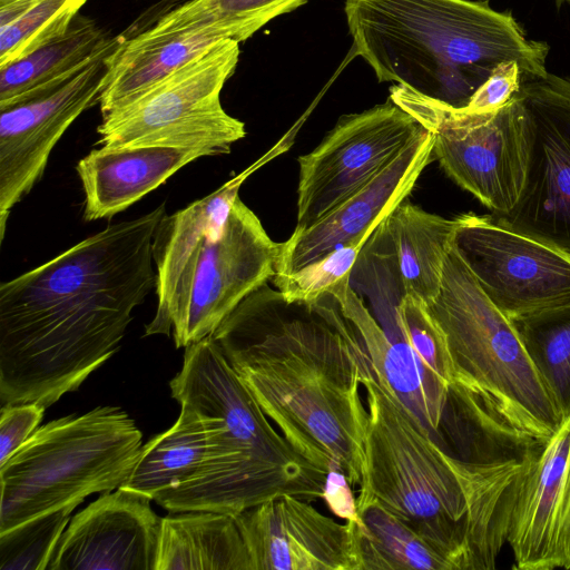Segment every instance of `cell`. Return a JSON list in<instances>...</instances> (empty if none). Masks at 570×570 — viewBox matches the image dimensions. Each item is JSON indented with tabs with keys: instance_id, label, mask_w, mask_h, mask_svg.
Here are the masks:
<instances>
[{
	"instance_id": "cell-1",
	"label": "cell",
	"mask_w": 570,
	"mask_h": 570,
	"mask_svg": "<svg viewBox=\"0 0 570 570\" xmlns=\"http://www.w3.org/2000/svg\"><path fill=\"white\" fill-rule=\"evenodd\" d=\"M165 216L163 203L1 283V406L48 407L116 353L156 288L153 240Z\"/></svg>"
},
{
	"instance_id": "cell-2",
	"label": "cell",
	"mask_w": 570,
	"mask_h": 570,
	"mask_svg": "<svg viewBox=\"0 0 570 570\" xmlns=\"http://www.w3.org/2000/svg\"><path fill=\"white\" fill-rule=\"evenodd\" d=\"M210 336L287 442L360 487L368 420L360 386L371 365L334 296L287 303L265 283Z\"/></svg>"
},
{
	"instance_id": "cell-3",
	"label": "cell",
	"mask_w": 570,
	"mask_h": 570,
	"mask_svg": "<svg viewBox=\"0 0 570 570\" xmlns=\"http://www.w3.org/2000/svg\"><path fill=\"white\" fill-rule=\"evenodd\" d=\"M357 498H373L443 550L456 570H490L507 542L517 495L539 446L495 458L446 453L372 368Z\"/></svg>"
},
{
	"instance_id": "cell-4",
	"label": "cell",
	"mask_w": 570,
	"mask_h": 570,
	"mask_svg": "<svg viewBox=\"0 0 570 570\" xmlns=\"http://www.w3.org/2000/svg\"><path fill=\"white\" fill-rule=\"evenodd\" d=\"M355 52L380 82L394 81L454 108L504 62L522 81L548 73L549 47L487 0H345Z\"/></svg>"
},
{
	"instance_id": "cell-5",
	"label": "cell",
	"mask_w": 570,
	"mask_h": 570,
	"mask_svg": "<svg viewBox=\"0 0 570 570\" xmlns=\"http://www.w3.org/2000/svg\"><path fill=\"white\" fill-rule=\"evenodd\" d=\"M171 396L208 422L210 455L193 480L158 493L171 513L235 515L288 494L322 499L327 472L302 456L269 422L212 336L185 347Z\"/></svg>"
},
{
	"instance_id": "cell-6",
	"label": "cell",
	"mask_w": 570,
	"mask_h": 570,
	"mask_svg": "<svg viewBox=\"0 0 570 570\" xmlns=\"http://www.w3.org/2000/svg\"><path fill=\"white\" fill-rule=\"evenodd\" d=\"M248 170L159 223L153 240L157 308L145 335L176 347L210 336L252 292L276 274L274 242L238 195Z\"/></svg>"
},
{
	"instance_id": "cell-7",
	"label": "cell",
	"mask_w": 570,
	"mask_h": 570,
	"mask_svg": "<svg viewBox=\"0 0 570 570\" xmlns=\"http://www.w3.org/2000/svg\"><path fill=\"white\" fill-rule=\"evenodd\" d=\"M428 308L454 364L450 397L488 429L521 445H543L564 413L513 323L484 294L454 245Z\"/></svg>"
},
{
	"instance_id": "cell-8",
	"label": "cell",
	"mask_w": 570,
	"mask_h": 570,
	"mask_svg": "<svg viewBox=\"0 0 570 570\" xmlns=\"http://www.w3.org/2000/svg\"><path fill=\"white\" fill-rule=\"evenodd\" d=\"M142 434L120 407L98 406L38 428L0 465V532L118 489L130 475Z\"/></svg>"
},
{
	"instance_id": "cell-9",
	"label": "cell",
	"mask_w": 570,
	"mask_h": 570,
	"mask_svg": "<svg viewBox=\"0 0 570 570\" xmlns=\"http://www.w3.org/2000/svg\"><path fill=\"white\" fill-rule=\"evenodd\" d=\"M239 42L220 40L126 105L102 116L100 146L161 145L230 153L246 136L228 115L220 92L239 59Z\"/></svg>"
},
{
	"instance_id": "cell-10",
	"label": "cell",
	"mask_w": 570,
	"mask_h": 570,
	"mask_svg": "<svg viewBox=\"0 0 570 570\" xmlns=\"http://www.w3.org/2000/svg\"><path fill=\"white\" fill-rule=\"evenodd\" d=\"M390 98L432 134L433 157L456 185L492 214L514 207L529 155L517 94L501 108L482 112L454 108L399 83L390 88Z\"/></svg>"
},
{
	"instance_id": "cell-11",
	"label": "cell",
	"mask_w": 570,
	"mask_h": 570,
	"mask_svg": "<svg viewBox=\"0 0 570 570\" xmlns=\"http://www.w3.org/2000/svg\"><path fill=\"white\" fill-rule=\"evenodd\" d=\"M517 98L529 141L520 197L491 218L570 257V79L521 81Z\"/></svg>"
},
{
	"instance_id": "cell-12",
	"label": "cell",
	"mask_w": 570,
	"mask_h": 570,
	"mask_svg": "<svg viewBox=\"0 0 570 570\" xmlns=\"http://www.w3.org/2000/svg\"><path fill=\"white\" fill-rule=\"evenodd\" d=\"M423 131L391 98L342 116L312 151L297 159L295 229L311 226L363 187Z\"/></svg>"
},
{
	"instance_id": "cell-13",
	"label": "cell",
	"mask_w": 570,
	"mask_h": 570,
	"mask_svg": "<svg viewBox=\"0 0 570 570\" xmlns=\"http://www.w3.org/2000/svg\"><path fill=\"white\" fill-rule=\"evenodd\" d=\"M454 247L508 318L570 303V257L490 215H462Z\"/></svg>"
},
{
	"instance_id": "cell-14",
	"label": "cell",
	"mask_w": 570,
	"mask_h": 570,
	"mask_svg": "<svg viewBox=\"0 0 570 570\" xmlns=\"http://www.w3.org/2000/svg\"><path fill=\"white\" fill-rule=\"evenodd\" d=\"M117 42L57 89L0 109L1 242L12 207L40 180L56 144L85 110L99 102L105 59Z\"/></svg>"
},
{
	"instance_id": "cell-15",
	"label": "cell",
	"mask_w": 570,
	"mask_h": 570,
	"mask_svg": "<svg viewBox=\"0 0 570 570\" xmlns=\"http://www.w3.org/2000/svg\"><path fill=\"white\" fill-rule=\"evenodd\" d=\"M252 570H356L352 529L282 495L233 515Z\"/></svg>"
},
{
	"instance_id": "cell-16",
	"label": "cell",
	"mask_w": 570,
	"mask_h": 570,
	"mask_svg": "<svg viewBox=\"0 0 570 570\" xmlns=\"http://www.w3.org/2000/svg\"><path fill=\"white\" fill-rule=\"evenodd\" d=\"M151 499L119 487L77 513L47 570H156L161 519Z\"/></svg>"
},
{
	"instance_id": "cell-17",
	"label": "cell",
	"mask_w": 570,
	"mask_h": 570,
	"mask_svg": "<svg viewBox=\"0 0 570 570\" xmlns=\"http://www.w3.org/2000/svg\"><path fill=\"white\" fill-rule=\"evenodd\" d=\"M507 542L514 569H570V413L524 474Z\"/></svg>"
},
{
	"instance_id": "cell-18",
	"label": "cell",
	"mask_w": 570,
	"mask_h": 570,
	"mask_svg": "<svg viewBox=\"0 0 570 570\" xmlns=\"http://www.w3.org/2000/svg\"><path fill=\"white\" fill-rule=\"evenodd\" d=\"M433 144L432 134L425 129L363 187L311 226L294 229L281 243L275 275L292 273L360 236L373 234L406 199L434 159Z\"/></svg>"
},
{
	"instance_id": "cell-19",
	"label": "cell",
	"mask_w": 570,
	"mask_h": 570,
	"mask_svg": "<svg viewBox=\"0 0 570 570\" xmlns=\"http://www.w3.org/2000/svg\"><path fill=\"white\" fill-rule=\"evenodd\" d=\"M225 39L237 42L246 40L242 31L227 21L193 22L168 28L153 26L135 37L119 38L105 59L106 75L99 100L102 116L126 105Z\"/></svg>"
},
{
	"instance_id": "cell-20",
	"label": "cell",
	"mask_w": 570,
	"mask_h": 570,
	"mask_svg": "<svg viewBox=\"0 0 570 570\" xmlns=\"http://www.w3.org/2000/svg\"><path fill=\"white\" fill-rule=\"evenodd\" d=\"M209 150L161 145L101 146L76 165L85 193L83 219L109 218L163 185Z\"/></svg>"
},
{
	"instance_id": "cell-21",
	"label": "cell",
	"mask_w": 570,
	"mask_h": 570,
	"mask_svg": "<svg viewBox=\"0 0 570 570\" xmlns=\"http://www.w3.org/2000/svg\"><path fill=\"white\" fill-rule=\"evenodd\" d=\"M462 215L445 218L402 202L376 227L365 247L381 257L405 294L431 304L438 296L445 258Z\"/></svg>"
},
{
	"instance_id": "cell-22",
	"label": "cell",
	"mask_w": 570,
	"mask_h": 570,
	"mask_svg": "<svg viewBox=\"0 0 570 570\" xmlns=\"http://www.w3.org/2000/svg\"><path fill=\"white\" fill-rule=\"evenodd\" d=\"M117 40L94 19L78 14L62 37L0 67V109L57 89Z\"/></svg>"
},
{
	"instance_id": "cell-23",
	"label": "cell",
	"mask_w": 570,
	"mask_h": 570,
	"mask_svg": "<svg viewBox=\"0 0 570 570\" xmlns=\"http://www.w3.org/2000/svg\"><path fill=\"white\" fill-rule=\"evenodd\" d=\"M344 316L356 330L368 356L375 377L382 382L431 432L439 430L442 419L426 395L422 373L406 340H390L363 299L354 291L351 277L330 293Z\"/></svg>"
},
{
	"instance_id": "cell-24",
	"label": "cell",
	"mask_w": 570,
	"mask_h": 570,
	"mask_svg": "<svg viewBox=\"0 0 570 570\" xmlns=\"http://www.w3.org/2000/svg\"><path fill=\"white\" fill-rule=\"evenodd\" d=\"M156 570H252L234 517L209 510L161 519Z\"/></svg>"
},
{
	"instance_id": "cell-25",
	"label": "cell",
	"mask_w": 570,
	"mask_h": 570,
	"mask_svg": "<svg viewBox=\"0 0 570 570\" xmlns=\"http://www.w3.org/2000/svg\"><path fill=\"white\" fill-rule=\"evenodd\" d=\"M356 570H456L452 559L373 498H356Z\"/></svg>"
},
{
	"instance_id": "cell-26",
	"label": "cell",
	"mask_w": 570,
	"mask_h": 570,
	"mask_svg": "<svg viewBox=\"0 0 570 570\" xmlns=\"http://www.w3.org/2000/svg\"><path fill=\"white\" fill-rule=\"evenodd\" d=\"M173 426L142 445L122 488L154 498L196 478L210 455L207 421L191 406L180 404Z\"/></svg>"
},
{
	"instance_id": "cell-27",
	"label": "cell",
	"mask_w": 570,
	"mask_h": 570,
	"mask_svg": "<svg viewBox=\"0 0 570 570\" xmlns=\"http://www.w3.org/2000/svg\"><path fill=\"white\" fill-rule=\"evenodd\" d=\"M396 318L419 363L424 389L435 413L443 420L455 368L443 330L420 297L405 294L396 304Z\"/></svg>"
},
{
	"instance_id": "cell-28",
	"label": "cell",
	"mask_w": 570,
	"mask_h": 570,
	"mask_svg": "<svg viewBox=\"0 0 570 570\" xmlns=\"http://www.w3.org/2000/svg\"><path fill=\"white\" fill-rule=\"evenodd\" d=\"M511 322L567 416L570 413V303Z\"/></svg>"
},
{
	"instance_id": "cell-29",
	"label": "cell",
	"mask_w": 570,
	"mask_h": 570,
	"mask_svg": "<svg viewBox=\"0 0 570 570\" xmlns=\"http://www.w3.org/2000/svg\"><path fill=\"white\" fill-rule=\"evenodd\" d=\"M87 0H37L10 24L0 28V67L62 37Z\"/></svg>"
},
{
	"instance_id": "cell-30",
	"label": "cell",
	"mask_w": 570,
	"mask_h": 570,
	"mask_svg": "<svg viewBox=\"0 0 570 570\" xmlns=\"http://www.w3.org/2000/svg\"><path fill=\"white\" fill-rule=\"evenodd\" d=\"M308 0H188L161 16L156 27L168 28L193 22L227 21L245 39L274 18L294 11Z\"/></svg>"
},
{
	"instance_id": "cell-31",
	"label": "cell",
	"mask_w": 570,
	"mask_h": 570,
	"mask_svg": "<svg viewBox=\"0 0 570 570\" xmlns=\"http://www.w3.org/2000/svg\"><path fill=\"white\" fill-rule=\"evenodd\" d=\"M76 507L67 505L0 532V570H47Z\"/></svg>"
},
{
	"instance_id": "cell-32",
	"label": "cell",
	"mask_w": 570,
	"mask_h": 570,
	"mask_svg": "<svg viewBox=\"0 0 570 570\" xmlns=\"http://www.w3.org/2000/svg\"><path fill=\"white\" fill-rule=\"evenodd\" d=\"M371 235L360 236L292 273L275 275L274 285L287 303L318 301L338 283L352 276Z\"/></svg>"
},
{
	"instance_id": "cell-33",
	"label": "cell",
	"mask_w": 570,
	"mask_h": 570,
	"mask_svg": "<svg viewBox=\"0 0 570 570\" xmlns=\"http://www.w3.org/2000/svg\"><path fill=\"white\" fill-rule=\"evenodd\" d=\"M46 407L38 403L7 404L0 411V465L37 431Z\"/></svg>"
},
{
	"instance_id": "cell-34",
	"label": "cell",
	"mask_w": 570,
	"mask_h": 570,
	"mask_svg": "<svg viewBox=\"0 0 570 570\" xmlns=\"http://www.w3.org/2000/svg\"><path fill=\"white\" fill-rule=\"evenodd\" d=\"M522 72L515 61L501 63L474 92L464 108L468 111H491L507 105L519 91Z\"/></svg>"
},
{
	"instance_id": "cell-35",
	"label": "cell",
	"mask_w": 570,
	"mask_h": 570,
	"mask_svg": "<svg viewBox=\"0 0 570 570\" xmlns=\"http://www.w3.org/2000/svg\"><path fill=\"white\" fill-rule=\"evenodd\" d=\"M322 499L335 517L346 522H358L356 498L345 474L338 470L327 472Z\"/></svg>"
},
{
	"instance_id": "cell-36",
	"label": "cell",
	"mask_w": 570,
	"mask_h": 570,
	"mask_svg": "<svg viewBox=\"0 0 570 570\" xmlns=\"http://www.w3.org/2000/svg\"><path fill=\"white\" fill-rule=\"evenodd\" d=\"M10 1H12V0H0V6H3V4H6V3L10 2Z\"/></svg>"
},
{
	"instance_id": "cell-37",
	"label": "cell",
	"mask_w": 570,
	"mask_h": 570,
	"mask_svg": "<svg viewBox=\"0 0 570 570\" xmlns=\"http://www.w3.org/2000/svg\"><path fill=\"white\" fill-rule=\"evenodd\" d=\"M561 1H567V2H570V0H561Z\"/></svg>"
}]
</instances>
